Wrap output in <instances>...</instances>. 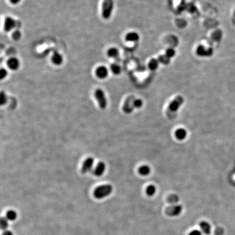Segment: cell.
<instances>
[{"label":"cell","mask_w":235,"mask_h":235,"mask_svg":"<svg viewBox=\"0 0 235 235\" xmlns=\"http://www.w3.org/2000/svg\"><path fill=\"white\" fill-rule=\"evenodd\" d=\"M143 101L140 99H135L133 101L134 108H140L142 106Z\"/></svg>","instance_id":"obj_30"},{"label":"cell","mask_w":235,"mask_h":235,"mask_svg":"<svg viewBox=\"0 0 235 235\" xmlns=\"http://www.w3.org/2000/svg\"><path fill=\"white\" fill-rule=\"evenodd\" d=\"M21 36H22L21 33L20 31L18 30L14 31L12 33V37L13 39L16 40V41L20 40V38H21Z\"/></svg>","instance_id":"obj_24"},{"label":"cell","mask_w":235,"mask_h":235,"mask_svg":"<svg viewBox=\"0 0 235 235\" xmlns=\"http://www.w3.org/2000/svg\"><path fill=\"white\" fill-rule=\"evenodd\" d=\"M17 25V21L10 16L5 17L4 20V30L6 32H9L14 29Z\"/></svg>","instance_id":"obj_7"},{"label":"cell","mask_w":235,"mask_h":235,"mask_svg":"<svg viewBox=\"0 0 235 235\" xmlns=\"http://www.w3.org/2000/svg\"><path fill=\"white\" fill-rule=\"evenodd\" d=\"M135 99V98H134V96H129L128 98L126 99L123 108V110L124 111V112L129 114L132 112L134 108L133 101Z\"/></svg>","instance_id":"obj_8"},{"label":"cell","mask_w":235,"mask_h":235,"mask_svg":"<svg viewBox=\"0 0 235 235\" xmlns=\"http://www.w3.org/2000/svg\"><path fill=\"white\" fill-rule=\"evenodd\" d=\"M189 235H203V233L199 230H193L190 232Z\"/></svg>","instance_id":"obj_31"},{"label":"cell","mask_w":235,"mask_h":235,"mask_svg":"<svg viewBox=\"0 0 235 235\" xmlns=\"http://www.w3.org/2000/svg\"><path fill=\"white\" fill-rule=\"evenodd\" d=\"M95 75L99 79H105L108 76V70L105 66H99L95 70Z\"/></svg>","instance_id":"obj_9"},{"label":"cell","mask_w":235,"mask_h":235,"mask_svg":"<svg viewBox=\"0 0 235 235\" xmlns=\"http://www.w3.org/2000/svg\"><path fill=\"white\" fill-rule=\"evenodd\" d=\"M21 0H9L10 2L13 5H16L20 2Z\"/></svg>","instance_id":"obj_33"},{"label":"cell","mask_w":235,"mask_h":235,"mask_svg":"<svg viewBox=\"0 0 235 235\" xmlns=\"http://www.w3.org/2000/svg\"><path fill=\"white\" fill-rule=\"evenodd\" d=\"M7 65L8 68L10 70H13V71L17 70L20 67V61L16 58H10L7 61Z\"/></svg>","instance_id":"obj_11"},{"label":"cell","mask_w":235,"mask_h":235,"mask_svg":"<svg viewBox=\"0 0 235 235\" xmlns=\"http://www.w3.org/2000/svg\"><path fill=\"white\" fill-rule=\"evenodd\" d=\"M1 229L2 230H5L8 227L7 219L6 218L2 217L1 219Z\"/></svg>","instance_id":"obj_27"},{"label":"cell","mask_w":235,"mask_h":235,"mask_svg":"<svg viewBox=\"0 0 235 235\" xmlns=\"http://www.w3.org/2000/svg\"><path fill=\"white\" fill-rule=\"evenodd\" d=\"M95 98L101 109H105L107 105V101L103 90L101 89H97L94 93Z\"/></svg>","instance_id":"obj_4"},{"label":"cell","mask_w":235,"mask_h":235,"mask_svg":"<svg viewBox=\"0 0 235 235\" xmlns=\"http://www.w3.org/2000/svg\"><path fill=\"white\" fill-rule=\"evenodd\" d=\"M158 60L159 61V62L163 64L167 65L170 63V58L168 57L165 55H160L158 57Z\"/></svg>","instance_id":"obj_21"},{"label":"cell","mask_w":235,"mask_h":235,"mask_svg":"<svg viewBox=\"0 0 235 235\" xmlns=\"http://www.w3.org/2000/svg\"><path fill=\"white\" fill-rule=\"evenodd\" d=\"M139 35L137 32H131L127 33L125 35V39L127 42H136L139 40Z\"/></svg>","instance_id":"obj_14"},{"label":"cell","mask_w":235,"mask_h":235,"mask_svg":"<svg viewBox=\"0 0 235 235\" xmlns=\"http://www.w3.org/2000/svg\"><path fill=\"white\" fill-rule=\"evenodd\" d=\"M113 190L112 186L110 185L100 186L94 190V196L96 199H103L110 194Z\"/></svg>","instance_id":"obj_1"},{"label":"cell","mask_w":235,"mask_h":235,"mask_svg":"<svg viewBox=\"0 0 235 235\" xmlns=\"http://www.w3.org/2000/svg\"><path fill=\"white\" fill-rule=\"evenodd\" d=\"M110 71L114 75H118L121 73V68L120 65H119L117 63H112L110 64Z\"/></svg>","instance_id":"obj_17"},{"label":"cell","mask_w":235,"mask_h":235,"mask_svg":"<svg viewBox=\"0 0 235 235\" xmlns=\"http://www.w3.org/2000/svg\"><path fill=\"white\" fill-rule=\"evenodd\" d=\"M150 172V168L147 165H143L139 168V173L140 175L145 176L148 175Z\"/></svg>","instance_id":"obj_20"},{"label":"cell","mask_w":235,"mask_h":235,"mask_svg":"<svg viewBox=\"0 0 235 235\" xmlns=\"http://www.w3.org/2000/svg\"><path fill=\"white\" fill-rule=\"evenodd\" d=\"M106 169V164L103 162L98 163L96 167L94 170V174L96 176H101L105 172Z\"/></svg>","instance_id":"obj_12"},{"label":"cell","mask_w":235,"mask_h":235,"mask_svg":"<svg viewBox=\"0 0 235 235\" xmlns=\"http://www.w3.org/2000/svg\"><path fill=\"white\" fill-rule=\"evenodd\" d=\"M51 61L55 65H60L63 62V57L60 53L57 51H55L53 53Z\"/></svg>","instance_id":"obj_13"},{"label":"cell","mask_w":235,"mask_h":235,"mask_svg":"<svg viewBox=\"0 0 235 235\" xmlns=\"http://www.w3.org/2000/svg\"><path fill=\"white\" fill-rule=\"evenodd\" d=\"M201 232L205 233V235H210L211 233V226L210 223L207 222L203 221L199 224Z\"/></svg>","instance_id":"obj_15"},{"label":"cell","mask_w":235,"mask_h":235,"mask_svg":"<svg viewBox=\"0 0 235 235\" xmlns=\"http://www.w3.org/2000/svg\"><path fill=\"white\" fill-rule=\"evenodd\" d=\"M176 54V51L174 49H173L172 48H169V49H168L167 50H166L165 51V55L167 56L169 58H172L173 57H174Z\"/></svg>","instance_id":"obj_26"},{"label":"cell","mask_w":235,"mask_h":235,"mask_svg":"<svg viewBox=\"0 0 235 235\" xmlns=\"http://www.w3.org/2000/svg\"><path fill=\"white\" fill-rule=\"evenodd\" d=\"M156 187L154 185H150L148 186L146 190V193L149 196H153L156 193Z\"/></svg>","instance_id":"obj_23"},{"label":"cell","mask_w":235,"mask_h":235,"mask_svg":"<svg viewBox=\"0 0 235 235\" xmlns=\"http://www.w3.org/2000/svg\"><path fill=\"white\" fill-rule=\"evenodd\" d=\"M8 75L7 70L5 68H2L0 70V78L1 80H3Z\"/></svg>","instance_id":"obj_29"},{"label":"cell","mask_w":235,"mask_h":235,"mask_svg":"<svg viewBox=\"0 0 235 235\" xmlns=\"http://www.w3.org/2000/svg\"><path fill=\"white\" fill-rule=\"evenodd\" d=\"M94 160L92 157H89L87 158L83 164L82 167L81 169V172L83 174L89 172L91 170L93 167Z\"/></svg>","instance_id":"obj_10"},{"label":"cell","mask_w":235,"mask_h":235,"mask_svg":"<svg viewBox=\"0 0 235 235\" xmlns=\"http://www.w3.org/2000/svg\"><path fill=\"white\" fill-rule=\"evenodd\" d=\"M6 218L10 220H15L16 218V214L14 211H9L8 212L6 215Z\"/></svg>","instance_id":"obj_25"},{"label":"cell","mask_w":235,"mask_h":235,"mask_svg":"<svg viewBox=\"0 0 235 235\" xmlns=\"http://www.w3.org/2000/svg\"><path fill=\"white\" fill-rule=\"evenodd\" d=\"M196 53L197 55L200 57H208L212 56L213 50L212 48H206L204 45H200L197 48Z\"/></svg>","instance_id":"obj_5"},{"label":"cell","mask_w":235,"mask_h":235,"mask_svg":"<svg viewBox=\"0 0 235 235\" xmlns=\"http://www.w3.org/2000/svg\"><path fill=\"white\" fill-rule=\"evenodd\" d=\"M2 235H12V233L10 231H4V233H3Z\"/></svg>","instance_id":"obj_34"},{"label":"cell","mask_w":235,"mask_h":235,"mask_svg":"<svg viewBox=\"0 0 235 235\" xmlns=\"http://www.w3.org/2000/svg\"><path fill=\"white\" fill-rule=\"evenodd\" d=\"M107 55L108 57L115 58L118 57L119 55V51L116 48H110L107 50Z\"/></svg>","instance_id":"obj_16"},{"label":"cell","mask_w":235,"mask_h":235,"mask_svg":"<svg viewBox=\"0 0 235 235\" xmlns=\"http://www.w3.org/2000/svg\"><path fill=\"white\" fill-rule=\"evenodd\" d=\"M114 5L113 0H103L102 5V16L104 19L108 20L110 18Z\"/></svg>","instance_id":"obj_2"},{"label":"cell","mask_w":235,"mask_h":235,"mask_svg":"<svg viewBox=\"0 0 235 235\" xmlns=\"http://www.w3.org/2000/svg\"><path fill=\"white\" fill-rule=\"evenodd\" d=\"M179 200V198L176 195H170L168 199V201L172 204H175V203H177Z\"/></svg>","instance_id":"obj_28"},{"label":"cell","mask_w":235,"mask_h":235,"mask_svg":"<svg viewBox=\"0 0 235 235\" xmlns=\"http://www.w3.org/2000/svg\"><path fill=\"white\" fill-rule=\"evenodd\" d=\"M175 136H176V137L179 140H183L186 137L187 132L185 129L179 128L176 130L175 132Z\"/></svg>","instance_id":"obj_19"},{"label":"cell","mask_w":235,"mask_h":235,"mask_svg":"<svg viewBox=\"0 0 235 235\" xmlns=\"http://www.w3.org/2000/svg\"><path fill=\"white\" fill-rule=\"evenodd\" d=\"M184 102L183 98L181 96H178L173 100L169 104L167 110V114L169 117H173L175 113L178 111L179 108Z\"/></svg>","instance_id":"obj_3"},{"label":"cell","mask_w":235,"mask_h":235,"mask_svg":"<svg viewBox=\"0 0 235 235\" xmlns=\"http://www.w3.org/2000/svg\"><path fill=\"white\" fill-rule=\"evenodd\" d=\"M223 232L224 231L222 228H218L217 230L215 231V233L217 235H223Z\"/></svg>","instance_id":"obj_32"},{"label":"cell","mask_w":235,"mask_h":235,"mask_svg":"<svg viewBox=\"0 0 235 235\" xmlns=\"http://www.w3.org/2000/svg\"><path fill=\"white\" fill-rule=\"evenodd\" d=\"M7 95L5 94V92H4L3 91H1V94H0V100H1L0 104H1V106L5 105L7 102Z\"/></svg>","instance_id":"obj_22"},{"label":"cell","mask_w":235,"mask_h":235,"mask_svg":"<svg viewBox=\"0 0 235 235\" xmlns=\"http://www.w3.org/2000/svg\"><path fill=\"white\" fill-rule=\"evenodd\" d=\"M183 211V207L180 205H173L167 208L165 213L170 217H176L180 215Z\"/></svg>","instance_id":"obj_6"},{"label":"cell","mask_w":235,"mask_h":235,"mask_svg":"<svg viewBox=\"0 0 235 235\" xmlns=\"http://www.w3.org/2000/svg\"><path fill=\"white\" fill-rule=\"evenodd\" d=\"M159 61L155 58L151 59L148 63V67L151 71H155L157 69L159 66Z\"/></svg>","instance_id":"obj_18"}]
</instances>
